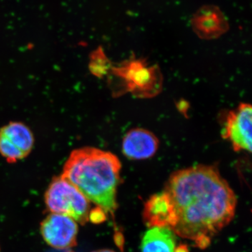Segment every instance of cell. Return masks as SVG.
<instances>
[{
	"label": "cell",
	"mask_w": 252,
	"mask_h": 252,
	"mask_svg": "<svg viewBox=\"0 0 252 252\" xmlns=\"http://www.w3.org/2000/svg\"><path fill=\"white\" fill-rule=\"evenodd\" d=\"M174 252H189V250L187 245H181L175 249Z\"/></svg>",
	"instance_id": "obj_14"
},
{
	"label": "cell",
	"mask_w": 252,
	"mask_h": 252,
	"mask_svg": "<svg viewBox=\"0 0 252 252\" xmlns=\"http://www.w3.org/2000/svg\"><path fill=\"white\" fill-rule=\"evenodd\" d=\"M157 67H149L140 61H128L114 68L116 76L124 79L126 89L140 96H152L158 91Z\"/></svg>",
	"instance_id": "obj_4"
},
{
	"label": "cell",
	"mask_w": 252,
	"mask_h": 252,
	"mask_svg": "<svg viewBox=\"0 0 252 252\" xmlns=\"http://www.w3.org/2000/svg\"><path fill=\"white\" fill-rule=\"evenodd\" d=\"M190 22L195 34L203 39L220 37L229 28L224 14L215 5L201 6L192 16Z\"/></svg>",
	"instance_id": "obj_8"
},
{
	"label": "cell",
	"mask_w": 252,
	"mask_h": 252,
	"mask_svg": "<svg viewBox=\"0 0 252 252\" xmlns=\"http://www.w3.org/2000/svg\"><path fill=\"white\" fill-rule=\"evenodd\" d=\"M143 219L151 228L167 227L172 229L176 223L175 208L165 191L152 195L144 205Z\"/></svg>",
	"instance_id": "obj_9"
},
{
	"label": "cell",
	"mask_w": 252,
	"mask_h": 252,
	"mask_svg": "<svg viewBox=\"0 0 252 252\" xmlns=\"http://www.w3.org/2000/svg\"><path fill=\"white\" fill-rule=\"evenodd\" d=\"M93 252H115L112 251V250H97V251H94Z\"/></svg>",
	"instance_id": "obj_15"
},
{
	"label": "cell",
	"mask_w": 252,
	"mask_h": 252,
	"mask_svg": "<svg viewBox=\"0 0 252 252\" xmlns=\"http://www.w3.org/2000/svg\"><path fill=\"white\" fill-rule=\"evenodd\" d=\"M34 142L31 129L22 123L11 122L0 129V154L10 163L27 157Z\"/></svg>",
	"instance_id": "obj_5"
},
{
	"label": "cell",
	"mask_w": 252,
	"mask_h": 252,
	"mask_svg": "<svg viewBox=\"0 0 252 252\" xmlns=\"http://www.w3.org/2000/svg\"><path fill=\"white\" fill-rule=\"evenodd\" d=\"M159 142L150 131L142 128L129 131L123 140V153L132 160H143L157 153Z\"/></svg>",
	"instance_id": "obj_10"
},
{
	"label": "cell",
	"mask_w": 252,
	"mask_h": 252,
	"mask_svg": "<svg viewBox=\"0 0 252 252\" xmlns=\"http://www.w3.org/2000/svg\"><path fill=\"white\" fill-rule=\"evenodd\" d=\"M94 59L91 61L90 67L91 70L95 75H101L105 74L107 71V59L102 51L97 50L94 52Z\"/></svg>",
	"instance_id": "obj_12"
},
{
	"label": "cell",
	"mask_w": 252,
	"mask_h": 252,
	"mask_svg": "<svg viewBox=\"0 0 252 252\" xmlns=\"http://www.w3.org/2000/svg\"><path fill=\"white\" fill-rule=\"evenodd\" d=\"M122 164L117 156L94 147L73 151L63 167V177L89 201L105 212L117 207V189Z\"/></svg>",
	"instance_id": "obj_2"
},
{
	"label": "cell",
	"mask_w": 252,
	"mask_h": 252,
	"mask_svg": "<svg viewBox=\"0 0 252 252\" xmlns=\"http://www.w3.org/2000/svg\"><path fill=\"white\" fill-rule=\"evenodd\" d=\"M106 212L100 207H97L89 214V220L94 223H99L106 220Z\"/></svg>",
	"instance_id": "obj_13"
},
{
	"label": "cell",
	"mask_w": 252,
	"mask_h": 252,
	"mask_svg": "<svg viewBox=\"0 0 252 252\" xmlns=\"http://www.w3.org/2000/svg\"><path fill=\"white\" fill-rule=\"evenodd\" d=\"M78 231L75 220L59 214H50L40 225V233L46 243L59 250L76 246Z\"/></svg>",
	"instance_id": "obj_7"
},
{
	"label": "cell",
	"mask_w": 252,
	"mask_h": 252,
	"mask_svg": "<svg viewBox=\"0 0 252 252\" xmlns=\"http://www.w3.org/2000/svg\"><path fill=\"white\" fill-rule=\"evenodd\" d=\"M252 109L248 103H241L230 111L225 119L222 136L228 140L235 152H252Z\"/></svg>",
	"instance_id": "obj_6"
},
{
	"label": "cell",
	"mask_w": 252,
	"mask_h": 252,
	"mask_svg": "<svg viewBox=\"0 0 252 252\" xmlns=\"http://www.w3.org/2000/svg\"><path fill=\"white\" fill-rule=\"evenodd\" d=\"M176 215L172 230L184 238H211L235 216L237 199L213 166L197 165L175 172L165 190Z\"/></svg>",
	"instance_id": "obj_1"
},
{
	"label": "cell",
	"mask_w": 252,
	"mask_h": 252,
	"mask_svg": "<svg viewBox=\"0 0 252 252\" xmlns=\"http://www.w3.org/2000/svg\"><path fill=\"white\" fill-rule=\"evenodd\" d=\"M45 204L51 213L70 217L81 225L89 220V200L62 175L51 181L45 193Z\"/></svg>",
	"instance_id": "obj_3"
},
{
	"label": "cell",
	"mask_w": 252,
	"mask_h": 252,
	"mask_svg": "<svg viewBox=\"0 0 252 252\" xmlns=\"http://www.w3.org/2000/svg\"><path fill=\"white\" fill-rule=\"evenodd\" d=\"M176 238L170 228H154L149 229L142 238V252H174Z\"/></svg>",
	"instance_id": "obj_11"
}]
</instances>
